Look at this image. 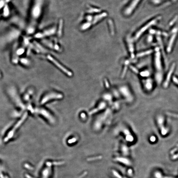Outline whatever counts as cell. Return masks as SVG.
I'll list each match as a JSON object with an SVG mask.
<instances>
[{"label":"cell","instance_id":"13","mask_svg":"<svg viewBox=\"0 0 178 178\" xmlns=\"http://www.w3.org/2000/svg\"><path fill=\"white\" fill-rule=\"evenodd\" d=\"M141 75H142V76H147L149 75V73L148 72H142L141 74Z\"/></svg>","mask_w":178,"mask_h":178},{"label":"cell","instance_id":"3","mask_svg":"<svg viewBox=\"0 0 178 178\" xmlns=\"http://www.w3.org/2000/svg\"><path fill=\"white\" fill-rule=\"evenodd\" d=\"M159 19V17H158V18H156V19H153L152 21H151V22H150L149 23H148L147 24H146L145 26H144V27L141 29L139 30V31L137 33L136 35L135 38L136 39H137L140 37L141 35L146 30V29H148V28L151 26L153 24H155L156 23V22H157L158 21V20Z\"/></svg>","mask_w":178,"mask_h":178},{"label":"cell","instance_id":"17","mask_svg":"<svg viewBox=\"0 0 178 178\" xmlns=\"http://www.w3.org/2000/svg\"><path fill=\"white\" fill-rule=\"evenodd\" d=\"M105 84H106V87H107V88L109 87V85L108 84V81L106 80V79L105 80Z\"/></svg>","mask_w":178,"mask_h":178},{"label":"cell","instance_id":"8","mask_svg":"<svg viewBox=\"0 0 178 178\" xmlns=\"http://www.w3.org/2000/svg\"><path fill=\"white\" fill-rule=\"evenodd\" d=\"M163 122L164 119L163 117H159L158 118V122L159 125V127H160L161 130V133L163 135H165L167 133V130L165 127L163 126Z\"/></svg>","mask_w":178,"mask_h":178},{"label":"cell","instance_id":"15","mask_svg":"<svg viewBox=\"0 0 178 178\" xmlns=\"http://www.w3.org/2000/svg\"><path fill=\"white\" fill-rule=\"evenodd\" d=\"M173 80L174 81V82L176 84L178 85V79L176 77H174L173 78Z\"/></svg>","mask_w":178,"mask_h":178},{"label":"cell","instance_id":"1","mask_svg":"<svg viewBox=\"0 0 178 178\" xmlns=\"http://www.w3.org/2000/svg\"><path fill=\"white\" fill-rule=\"evenodd\" d=\"M52 166L51 162H47L41 171V178H52Z\"/></svg>","mask_w":178,"mask_h":178},{"label":"cell","instance_id":"9","mask_svg":"<svg viewBox=\"0 0 178 178\" xmlns=\"http://www.w3.org/2000/svg\"><path fill=\"white\" fill-rule=\"evenodd\" d=\"M140 0H133V1L131 3L128 8L126 10L127 14H130L132 12V11L134 9L135 7Z\"/></svg>","mask_w":178,"mask_h":178},{"label":"cell","instance_id":"2","mask_svg":"<svg viewBox=\"0 0 178 178\" xmlns=\"http://www.w3.org/2000/svg\"><path fill=\"white\" fill-rule=\"evenodd\" d=\"M63 97L62 94L58 93H51L45 95L42 100V104H44L51 99H60Z\"/></svg>","mask_w":178,"mask_h":178},{"label":"cell","instance_id":"7","mask_svg":"<svg viewBox=\"0 0 178 178\" xmlns=\"http://www.w3.org/2000/svg\"><path fill=\"white\" fill-rule=\"evenodd\" d=\"M156 70L159 72L161 70V63L160 60V56H159V52H156Z\"/></svg>","mask_w":178,"mask_h":178},{"label":"cell","instance_id":"14","mask_svg":"<svg viewBox=\"0 0 178 178\" xmlns=\"http://www.w3.org/2000/svg\"><path fill=\"white\" fill-rule=\"evenodd\" d=\"M156 177L157 178H161V174L159 172H156Z\"/></svg>","mask_w":178,"mask_h":178},{"label":"cell","instance_id":"5","mask_svg":"<svg viewBox=\"0 0 178 178\" xmlns=\"http://www.w3.org/2000/svg\"><path fill=\"white\" fill-rule=\"evenodd\" d=\"M174 64H173V65H172L171 69H170L169 72L168 73V74L167 75V76L166 77V80L164 81V84H163L164 87H165V88H166V87H168V85H169V84L170 80V79H171V75H172V74L173 73V71H174Z\"/></svg>","mask_w":178,"mask_h":178},{"label":"cell","instance_id":"4","mask_svg":"<svg viewBox=\"0 0 178 178\" xmlns=\"http://www.w3.org/2000/svg\"><path fill=\"white\" fill-rule=\"evenodd\" d=\"M48 58L50 59V61H51L52 62H53L54 63H55V65L57 66V67H58L59 68H60L62 70H63V72H64L65 73L67 74L68 75H69V76H71L72 75V73L71 72H70L68 70H67V69H65L64 67H63L62 65H61L60 63H59L58 62L56 61V60H55V59L52 57L48 55Z\"/></svg>","mask_w":178,"mask_h":178},{"label":"cell","instance_id":"21","mask_svg":"<svg viewBox=\"0 0 178 178\" xmlns=\"http://www.w3.org/2000/svg\"><path fill=\"white\" fill-rule=\"evenodd\" d=\"M164 178H171V177H165Z\"/></svg>","mask_w":178,"mask_h":178},{"label":"cell","instance_id":"22","mask_svg":"<svg viewBox=\"0 0 178 178\" xmlns=\"http://www.w3.org/2000/svg\"></svg>","mask_w":178,"mask_h":178},{"label":"cell","instance_id":"12","mask_svg":"<svg viewBox=\"0 0 178 178\" xmlns=\"http://www.w3.org/2000/svg\"><path fill=\"white\" fill-rule=\"evenodd\" d=\"M145 85H146L145 86L147 89H151L152 87V85L151 81H148L146 82V84H145Z\"/></svg>","mask_w":178,"mask_h":178},{"label":"cell","instance_id":"18","mask_svg":"<svg viewBox=\"0 0 178 178\" xmlns=\"http://www.w3.org/2000/svg\"><path fill=\"white\" fill-rule=\"evenodd\" d=\"M150 140L151 141L153 142V141H155L156 140V138L154 137V136H152V137H151Z\"/></svg>","mask_w":178,"mask_h":178},{"label":"cell","instance_id":"11","mask_svg":"<svg viewBox=\"0 0 178 178\" xmlns=\"http://www.w3.org/2000/svg\"><path fill=\"white\" fill-rule=\"evenodd\" d=\"M115 160L118 161V162L122 163L123 164L126 165H130L131 164L130 160L126 158H122V157H118L115 159Z\"/></svg>","mask_w":178,"mask_h":178},{"label":"cell","instance_id":"20","mask_svg":"<svg viewBox=\"0 0 178 178\" xmlns=\"http://www.w3.org/2000/svg\"><path fill=\"white\" fill-rule=\"evenodd\" d=\"M10 0H6V2H8L9 1H10Z\"/></svg>","mask_w":178,"mask_h":178},{"label":"cell","instance_id":"10","mask_svg":"<svg viewBox=\"0 0 178 178\" xmlns=\"http://www.w3.org/2000/svg\"><path fill=\"white\" fill-rule=\"evenodd\" d=\"M106 107V104L105 102H101L99 104V106H98L97 108H94V109L91 111L89 113V114L91 115V114H94L95 113H96L97 111H101V110L104 109Z\"/></svg>","mask_w":178,"mask_h":178},{"label":"cell","instance_id":"16","mask_svg":"<svg viewBox=\"0 0 178 178\" xmlns=\"http://www.w3.org/2000/svg\"><path fill=\"white\" fill-rule=\"evenodd\" d=\"M76 140V139H75V138H73V139H71L70 140H69V143L70 144H71V143L75 142Z\"/></svg>","mask_w":178,"mask_h":178},{"label":"cell","instance_id":"19","mask_svg":"<svg viewBox=\"0 0 178 178\" xmlns=\"http://www.w3.org/2000/svg\"><path fill=\"white\" fill-rule=\"evenodd\" d=\"M173 159H177V158H178V154H177V155H174V156H173Z\"/></svg>","mask_w":178,"mask_h":178},{"label":"cell","instance_id":"6","mask_svg":"<svg viewBox=\"0 0 178 178\" xmlns=\"http://www.w3.org/2000/svg\"><path fill=\"white\" fill-rule=\"evenodd\" d=\"M0 178H10L4 165L0 162Z\"/></svg>","mask_w":178,"mask_h":178}]
</instances>
